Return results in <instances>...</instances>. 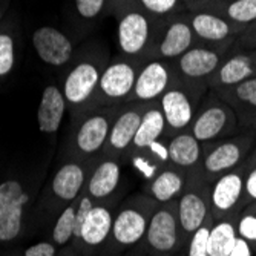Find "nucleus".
<instances>
[{
    "mask_svg": "<svg viewBox=\"0 0 256 256\" xmlns=\"http://www.w3.org/2000/svg\"><path fill=\"white\" fill-rule=\"evenodd\" d=\"M254 148L256 130L253 129H247L244 134L204 144L200 170L202 176L212 184L221 175L241 166Z\"/></svg>",
    "mask_w": 256,
    "mask_h": 256,
    "instance_id": "1",
    "label": "nucleus"
},
{
    "mask_svg": "<svg viewBox=\"0 0 256 256\" xmlns=\"http://www.w3.org/2000/svg\"><path fill=\"white\" fill-rule=\"evenodd\" d=\"M210 188L212 184L202 176L200 168L188 174L186 188L176 201L178 221L184 242H189L195 232L212 218Z\"/></svg>",
    "mask_w": 256,
    "mask_h": 256,
    "instance_id": "2",
    "label": "nucleus"
},
{
    "mask_svg": "<svg viewBox=\"0 0 256 256\" xmlns=\"http://www.w3.org/2000/svg\"><path fill=\"white\" fill-rule=\"evenodd\" d=\"M236 129L238 118L235 110L224 100H221L216 92H212L202 106H198L196 115L189 130L204 146L232 136Z\"/></svg>",
    "mask_w": 256,
    "mask_h": 256,
    "instance_id": "3",
    "label": "nucleus"
},
{
    "mask_svg": "<svg viewBox=\"0 0 256 256\" xmlns=\"http://www.w3.org/2000/svg\"><path fill=\"white\" fill-rule=\"evenodd\" d=\"M146 242L152 253L158 254L176 253L184 244L178 221L176 201L166 202L150 215L146 230Z\"/></svg>",
    "mask_w": 256,
    "mask_h": 256,
    "instance_id": "4",
    "label": "nucleus"
},
{
    "mask_svg": "<svg viewBox=\"0 0 256 256\" xmlns=\"http://www.w3.org/2000/svg\"><path fill=\"white\" fill-rule=\"evenodd\" d=\"M246 161L212 182L210 188V214L214 221L232 218L242 212L244 200Z\"/></svg>",
    "mask_w": 256,
    "mask_h": 256,
    "instance_id": "5",
    "label": "nucleus"
},
{
    "mask_svg": "<svg viewBox=\"0 0 256 256\" xmlns=\"http://www.w3.org/2000/svg\"><path fill=\"white\" fill-rule=\"evenodd\" d=\"M158 103L164 115L166 135L174 136L190 129L200 106L195 98V92L178 82H174V84L161 96Z\"/></svg>",
    "mask_w": 256,
    "mask_h": 256,
    "instance_id": "6",
    "label": "nucleus"
},
{
    "mask_svg": "<svg viewBox=\"0 0 256 256\" xmlns=\"http://www.w3.org/2000/svg\"><path fill=\"white\" fill-rule=\"evenodd\" d=\"M30 195L17 180H6L0 184V241H14L22 232L23 208Z\"/></svg>",
    "mask_w": 256,
    "mask_h": 256,
    "instance_id": "7",
    "label": "nucleus"
},
{
    "mask_svg": "<svg viewBox=\"0 0 256 256\" xmlns=\"http://www.w3.org/2000/svg\"><path fill=\"white\" fill-rule=\"evenodd\" d=\"M138 68L129 60H117L110 63L102 72L96 94L106 102V104H124L130 97Z\"/></svg>",
    "mask_w": 256,
    "mask_h": 256,
    "instance_id": "8",
    "label": "nucleus"
},
{
    "mask_svg": "<svg viewBox=\"0 0 256 256\" xmlns=\"http://www.w3.org/2000/svg\"><path fill=\"white\" fill-rule=\"evenodd\" d=\"M172 69L162 60H150L138 71L128 103H154L174 84Z\"/></svg>",
    "mask_w": 256,
    "mask_h": 256,
    "instance_id": "9",
    "label": "nucleus"
},
{
    "mask_svg": "<svg viewBox=\"0 0 256 256\" xmlns=\"http://www.w3.org/2000/svg\"><path fill=\"white\" fill-rule=\"evenodd\" d=\"M150 20L138 10H130L118 22V46L126 57H138L146 52L150 44Z\"/></svg>",
    "mask_w": 256,
    "mask_h": 256,
    "instance_id": "10",
    "label": "nucleus"
},
{
    "mask_svg": "<svg viewBox=\"0 0 256 256\" xmlns=\"http://www.w3.org/2000/svg\"><path fill=\"white\" fill-rule=\"evenodd\" d=\"M118 112V106L114 104L112 108H106L89 115L80 124L76 134V146L83 155L97 154L103 146H106L112 123Z\"/></svg>",
    "mask_w": 256,
    "mask_h": 256,
    "instance_id": "11",
    "label": "nucleus"
},
{
    "mask_svg": "<svg viewBox=\"0 0 256 256\" xmlns=\"http://www.w3.org/2000/svg\"><path fill=\"white\" fill-rule=\"evenodd\" d=\"M149 103H130L129 106H122L120 112L115 117L109 136H108V150L114 155H124L130 150L135 134L142 122L143 112Z\"/></svg>",
    "mask_w": 256,
    "mask_h": 256,
    "instance_id": "12",
    "label": "nucleus"
},
{
    "mask_svg": "<svg viewBox=\"0 0 256 256\" xmlns=\"http://www.w3.org/2000/svg\"><path fill=\"white\" fill-rule=\"evenodd\" d=\"M222 52L214 48L192 46L176 58V74L188 82H200L210 77L222 62Z\"/></svg>",
    "mask_w": 256,
    "mask_h": 256,
    "instance_id": "13",
    "label": "nucleus"
},
{
    "mask_svg": "<svg viewBox=\"0 0 256 256\" xmlns=\"http://www.w3.org/2000/svg\"><path fill=\"white\" fill-rule=\"evenodd\" d=\"M235 110L238 128L256 130V76L222 90H214Z\"/></svg>",
    "mask_w": 256,
    "mask_h": 256,
    "instance_id": "14",
    "label": "nucleus"
},
{
    "mask_svg": "<svg viewBox=\"0 0 256 256\" xmlns=\"http://www.w3.org/2000/svg\"><path fill=\"white\" fill-rule=\"evenodd\" d=\"M194 34L204 42L221 44L234 40L236 34H241L244 28L228 22L222 16L210 11H196L188 17Z\"/></svg>",
    "mask_w": 256,
    "mask_h": 256,
    "instance_id": "15",
    "label": "nucleus"
},
{
    "mask_svg": "<svg viewBox=\"0 0 256 256\" xmlns=\"http://www.w3.org/2000/svg\"><path fill=\"white\" fill-rule=\"evenodd\" d=\"M102 72L100 69L89 62L77 64L71 72L68 74L63 84V96L66 104L80 106L90 100L96 94Z\"/></svg>",
    "mask_w": 256,
    "mask_h": 256,
    "instance_id": "16",
    "label": "nucleus"
},
{
    "mask_svg": "<svg viewBox=\"0 0 256 256\" xmlns=\"http://www.w3.org/2000/svg\"><path fill=\"white\" fill-rule=\"evenodd\" d=\"M195 34L188 17L175 18L166 26L152 51L154 60H176L194 46Z\"/></svg>",
    "mask_w": 256,
    "mask_h": 256,
    "instance_id": "17",
    "label": "nucleus"
},
{
    "mask_svg": "<svg viewBox=\"0 0 256 256\" xmlns=\"http://www.w3.org/2000/svg\"><path fill=\"white\" fill-rule=\"evenodd\" d=\"M32 44L40 60L51 66H63L72 56V43L62 31L40 26L32 32Z\"/></svg>",
    "mask_w": 256,
    "mask_h": 256,
    "instance_id": "18",
    "label": "nucleus"
},
{
    "mask_svg": "<svg viewBox=\"0 0 256 256\" xmlns=\"http://www.w3.org/2000/svg\"><path fill=\"white\" fill-rule=\"evenodd\" d=\"M149 215L134 206H128L115 215L112 224V238L122 247L136 246L146 236Z\"/></svg>",
    "mask_w": 256,
    "mask_h": 256,
    "instance_id": "19",
    "label": "nucleus"
},
{
    "mask_svg": "<svg viewBox=\"0 0 256 256\" xmlns=\"http://www.w3.org/2000/svg\"><path fill=\"white\" fill-rule=\"evenodd\" d=\"M256 76V64L252 54H235L221 62L216 71L207 78V86L214 90H222L236 86Z\"/></svg>",
    "mask_w": 256,
    "mask_h": 256,
    "instance_id": "20",
    "label": "nucleus"
},
{
    "mask_svg": "<svg viewBox=\"0 0 256 256\" xmlns=\"http://www.w3.org/2000/svg\"><path fill=\"white\" fill-rule=\"evenodd\" d=\"M169 160L170 164L184 172L200 168L202 158V144L192 135L190 130L180 132L169 138Z\"/></svg>",
    "mask_w": 256,
    "mask_h": 256,
    "instance_id": "21",
    "label": "nucleus"
},
{
    "mask_svg": "<svg viewBox=\"0 0 256 256\" xmlns=\"http://www.w3.org/2000/svg\"><path fill=\"white\" fill-rule=\"evenodd\" d=\"M66 110V100L63 90L57 86L50 84L42 92V100L37 110L38 129L43 134H56L60 129L63 115Z\"/></svg>",
    "mask_w": 256,
    "mask_h": 256,
    "instance_id": "22",
    "label": "nucleus"
},
{
    "mask_svg": "<svg viewBox=\"0 0 256 256\" xmlns=\"http://www.w3.org/2000/svg\"><path fill=\"white\" fill-rule=\"evenodd\" d=\"M166 135V122L164 115L160 108V103H149L146 110L143 112L142 122H140L138 130L135 134L132 152L146 150L150 144H154L158 140Z\"/></svg>",
    "mask_w": 256,
    "mask_h": 256,
    "instance_id": "23",
    "label": "nucleus"
},
{
    "mask_svg": "<svg viewBox=\"0 0 256 256\" xmlns=\"http://www.w3.org/2000/svg\"><path fill=\"white\" fill-rule=\"evenodd\" d=\"M112 224L114 216L109 208L103 206H94L83 222L78 240L89 247H97L104 242L109 235H112Z\"/></svg>",
    "mask_w": 256,
    "mask_h": 256,
    "instance_id": "24",
    "label": "nucleus"
},
{
    "mask_svg": "<svg viewBox=\"0 0 256 256\" xmlns=\"http://www.w3.org/2000/svg\"><path fill=\"white\" fill-rule=\"evenodd\" d=\"M188 181V172L176 168H164L149 184V194L158 202H172L182 194Z\"/></svg>",
    "mask_w": 256,
    "mask_h": 256,
    "instance_id": "25",
    "label": "nucleus"
},
{
    "mask_svg": "<svg viewBox=\"0 0 256 256\" xmlns=\"http://www.w3.org/2000/svg\"><path fill=\"white\" fill-rule=\"evenodd\" d=\"M122 178L120 164L109 158L97 166L88 182V195L94 200H103L118 188Z\"/></svg>",
    "mask_w": 256,
    "mask_h": 256,
    "instance_id": "26",
    "label": "nucleus"
},
{
    "mask_svg": "<svg viewBox=\"0 0 256 256\" xmlns=\"http://www.w3.org/2000/svg\"><path fill=\"white\" fill-rule=\"evenodd\" d=\"M238 240L236 218H224L214 221L207 238L208 256H228Z\"/></svg>",
    "mask_w": 256,
    "mask_h": 256,
    "instance_id": "27",
    "label": "nucleus"
},
{
    "mask_svg": "<svg viewBox=\"0 0 256 256\" xmlns=\"http://www.w3.org/2000/svg\"><path fill=\"white\" fill-rule=\"evenodd\" d=\"M84 184V170L77 162H66L52 178V192L63 201H74Z\"/></svg>",
    "mask_w": 256,
    "mask_h": 256,
    "instance_id": "28",
    "label": "nucleus"
},
{
    "mask_svg": "<svg viewBox=\"0 0 256 256\" xmlns=\"http://www.w3.org/2000/svg\"><path fill=\"white\" fill-rule=\"evenodd\" d=\"M224 18L246 28L256 20V0H234L222 5Z\"/></svg>",
    "mask_w": 256,
    "mask_h": 256,
    "instance_id": "29",
    "label": "nucleus"
},
{
    "mask_svg": "<svg viewBox=\"0 0 256 256\" xmlns=\"http://www.w3.org/2000/svg\"><path fill=\"white\" fill-rule=\"evenodd\" d=\"M76 206H68L60 214L52 230V240L57 246H64L74 236V224H76Z\"/></svg>",
    "mask_w": 256,
    "mask_h": 256,
    "instance_id": "30",
    "label": "nucleus"
},
{
    "mask_svg": "<svg viewBox=\"0 0 256 256\" xmlns=\"http://www.w3.org/2000/svg\"><path fill=\"white\" fill-rule=\"evenodd\" d=\"M238 236L246 240L253 252L256 250V202L247 206L236 218Z\"/></svg>",
    "mask_w": 256,
    "mask_h": 256,
    "instance_id": "31",
    "label": "nucleus"
},
{
    "mask_svg": "<svg viewBox=\"0 0 256 256\" xmlns=\"http://www.w3.org/2000/svg\"><path fill=\"white\" fill-rule=\"evenodd\" d=\"M256 202V148L246 160V178H244V200H242V210Z\"/></svg>",
    "mask_w": 256,
    "mask_h": 256,
    "instance_id": "32",
    "label": "nucleus"
},
{
    "mask_svg": "<svg viewBox=\"0 0 256 256\" xmlns=\"http://www.w3.org/2000/svg\"><path fill=\"white\" fill-rule=\"evenodd\" d=\"M214 224V218L208 220L198 232L190 236L188 242V252L186 256H208L207 253V238H208V232Z\"/></svg>",
    "mask_w": 256,
    "mask_h": 256,
    "instance_id": "33",
    "label": "nucleus"
},
{
    "mask_svg": "<svg viewBox=\"0 0 256 256\" xmlns=\"http://www.w3.org/2000/svg\"><path fill=\"white\" fill-rule=\"evenodd\" d=\"M14 68V40L10 34H0V77L8 76Z\"/></svg>",
    "mask_w": 256,
    "mask_h": 256,
    "instance_id": "34",
    "label": "nucleus"
},
{
    "mask_svg": "<svg viewBox=\"0 0 256 256\" xmlns=\"http://www.w3.org/2000/svg\"><path fill=\"white\" fill-rule=\"evenodd\" d=\"M144 11L152 16H169L181 8V0H138Z\"/></svg>",
    "mask_w": 256,
    "mask_h": 256,
    "instance_id": "35",
    "label": "nucleus"
},
{
    "mask_svg": "<svg viewBox=\"0 0 256 256\" xmlns=\"http://www.w3.org/2000/svg\"><path fill=\"white\" fill-rule=\"evenodd\" d=\"M106 0H76L77 12L83 18H96L104 8Z\"/></svg>",
    "mask_w": 256,
    "mask_h": 256,
    "instance_id": "36",
    "label": "nucleus"
},
{
    "mask_svg": "<svg viewBox=\"0 0 256 256\" xmlns=\"http://www.w3.org/2000/svg\"><path fill=\"white\" fill-rule=\"evenodd\" d=\"M94 207V202H92V198L89 195L82 196L77 208H76V224H74V238H80V232L83 227V222L88 216V214L90 212V208Z\"/></svg>",
    "mask_w": 256,
    "mask_h": 256,
    "instance_id": "37",
    "label": "nucleus"
},
{
    "mask_svg": "<svg viewBox=\"0 0 256 256\" xmlns=\"http://www.w3.org/2000/svg\"><path fill=\"white\" fill-rule=\"evenodd\" d=\"M23 256H56V247L51 242H37L25 250Z\"/></svg>",
    "mask_w": 256,
    "mask_h": 256,
    "instance_id": "38",
    "label": "nucleus"
},
{
    "mask_svg": "<svg viewBox=\"0 0 256 256\" xmlns=\"http://www.w3.org/2000/svg\"><path fill=\"white\" fill-rule=\"evenodd\" d=\"M240 44L242 46V48L256 51V20L244 28V31L241 32V43Z\"/></svg>",
    "mask_w": 256,
    "mask_h": 256,
    "instance_id": "39",
    "label": "nucleus"
},
{
    "mask_svg": "<svg viewBox=\"0 0 256 256\" xmlns=\"http://www.w3.org/2000/svg\"><path fill=\"white\" fill-rule=\"evenodd\" d=\"M253 253L254 252H253L252 246L246 240H242V238L238 236V240L235 242V247H234V250L230 252L228 256H254Z\"/></svg>",
    "mask_w": 256,
    "mask_h": 256,
    "instance_id": "40",
    "label": "nucleus"
},
{
    "mask_svg": "<svg viewBox=\"0 0 256 256\" xmlns=\"http://www.w3.org/2000/svg\"><path fill=\"white\" fill-rule=\"evenodd\" d=\"M215 2H222V4L226 5V4H228V2H234V0H215Z\"/></svg>",
    "mask_w": 256,
    "mask_h": 256,
    "instance_id": "41",
    "label": "nucleus"
},
{
    "mask_svg": "<svg viewBox=\"0 0 256 256\" xmlns=\"http://www.w3.org/2000/svg\"><path fill=\"white\" fill-rule=\"evenodd\" d=\"M252 54V57H253V62H254V64H256V51H253V52H250Z\"/></svg>",
    "mask_w": 256,
    "mask_h": 256,
    "instance_id": "42",
    "label": "nucleus"
},
{
    "mask_svg": "<svg viewBox=\"0 0 256 256\" xmlns=\"http://www.w3.org/2000/svg\"><path fill=\"white\" fill-rule=\"evenodd\" d=\"M152 256H170V254H158V253H152Z\"/></svg>",
    "mask_w": 256,
    "mask_h": 256,
    "instance_id": "43",
    "label": "nucleus"
},
{
    "mask_svg": "<svg viewBox=\"0 0 256 256\" xmlns=\"http://www.w3.org/2000/svg\"><path fill=\"white\" fill-rule=\"evenodd\" d=\"M110 2H114V4H117V2H122V0H110Z\"/></svg>",
    "mask_w": 256,
    "mask_h": 256,
    "instance_id": "44",
    "label": "nucleus"
},
{
    "mask_svg": "<svg viewBox=\"0 0 256 256\" xmlns=\"http://www.w3.org/2000/svg\"><path fill=\"white\" fill-rule=\"evenodd\" d=\"M178 256H186V253L182 254V253H178Z\"/></svg>",
    "mask_w": 256,
    "mask_h": 256,
    "instance_id": "45",
    "label": "nucleus"
},
{
    "mask_svg": "<svg viewBox=\"0 0 256 256\" xmlns=\"http://www.w3.org/2000/svg\"><path fill=\"white\" fill-rule=\"evenodd\" d=\"M0 20H2V11H0Z\"/></svg>",
    "mask_w": 256,
    "mask_h": 256,
    "instance_id": "46",
    "label": "nucleus"
},
{
    "mask_svg": "<svg viewBox=\"0 0 256 256\" xmlns=\"http://www.w3.org/2000/svg\"><path fill=\"white\" fill-rule=\"evenodd\" d=\"M109 256H110V254H109Z\"/></svg>",
    "mask_w": 256,
    "mask_h": 256,
    "instance_id": "47",
    "label": "nucleus"
}]
</instances>
